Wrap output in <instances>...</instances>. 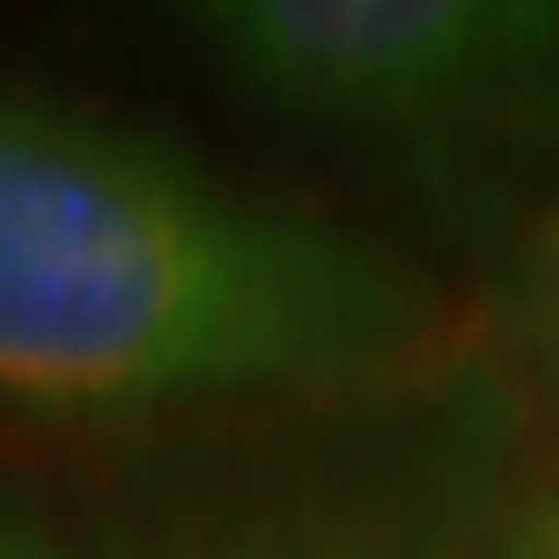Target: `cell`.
Returning a JSON list of instances; mask_svg holds the SVG:
<instances>
[{
  "label": "cell",
  "mask_w": 559,
  "mask_h": 559,
  "mask_svg": "<svg viewBox=\"0 0 559 559\" xmlns=\"http://www.w3.org/2000/svg\"><path fill=\"white\" fill-rule=\"evenodd\" d=\"M533 452V397L486 344L216 412L122 465L102 559H486Z\"/></svg>",
  "instance_id": "cell-2"
},
{
  "label": "cell",
  "mask_w": 559,
  "mask_h": 559,
  "mask_svg": "<svg viewBox=\"0 0 559 559\" xmlns=\"http://www.w3.org/2000/svg\"><path fill=\"white\" fill-rule=\"evenodd\" d=\"M0 559H74L68 539L48 526V512L21 499L14 486H0Z\"/></svg>",
  "instance_id": "cell-5"
},
{
  "label": "cell",
  "mask_w": 559,
  "mask_h": 559,
  "mask_svg": "<svg viewBox=\"0 0 559 559\" xmlns=\"http://www.w3.org/2000/svg\"><path fill=\"white\" fill-rule=\"evenodd\" d=\"M552 559H559V552H552Z\"/></svg>",
  "instance_id": "cell-6"
},
{
  "label": "cell",
  "mask_w": 559,
  "mask_h": 559,
  "mask_svg": "<svg viewBox=\"0 0 559 559\" xmlns=\"http://www.w3.org/2000/svg\"><path fill=\"white\" fill-rule=\"evenodd\" d=\"M445 350L365 236L148 142L0 95V391L48 412H243Z\"/></svg>",
  "instance_id": "cell-1"
},
{
  "label": "cell",
  "mask_w": 559,
  "mask_h": 559,
  "mask_svg": "<svg viewBox=\"0 0 559 559\" xmlns=\"http://www.w3.org/2000/svg\"><path fill=\"white\" fill-rule=\"evenodd\" d=\"M189 41L263 115L391 155L559 135V0H216Z\"/></svg>",
  "instance_id": "cell-3"
},
{
  "label": "cell",
  "mask_w": 559,
  "mask_h": 559,
  "mask_svg": "<svg viewBox=\"0 0 559 559\" xmlns=\"http://www.w3.org/2000/svg\"><path fill=\"white\" fill-rule=\"evenodd\" d=\"M486 350L519 391L559 405V182L506 229L486 276Z\"/></svg>",
  "instance_id": "cell-4"
}]
</instances>
